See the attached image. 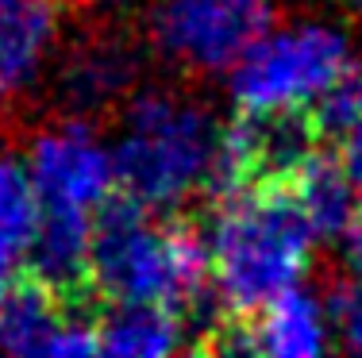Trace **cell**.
Returning a JSON list of instances; mask_svg holds the SVG:
<instances>
[{
	"instance_id": "obj_1",
	"label": "cell",
	"mask_w": 362,
	"mask_h": 358,
	"mask_svg": "<svg viewBox=\"0 0 362 358\" xmlns=\"http://www.w3.org/2000/svg\"><path fill=\"white\" fill-rule=\"evenodd\" d=\"M313 227L289 185L209 204V262L223 309L255 316L297 285L313 258Z\"/></svg>"
},
{
	"instance_id": "obj_2",
	"label": "cell",
	"mask_w": 362,
	"mask_h": 358,
	"mask_svg": "<svg viewBox=\"0 0 362 358\" xmlns=\"http://www.w3.org/2000/svg\"><path fill=\"white\" fill-rule=\"evenodd\" d=\"M127 131L112 155V181L154 212L201 197L220 124L201 100L170 89L135 93L124 105Z\"/></svg>"
},
{
	"instance_id": "obj_3",
	"label": "cell",
	"mask_w": 362,
	"mask_h": 358,
	"mask_svg": "<svg viewBox=\"0 0 362 358\" xmlns=\"http://www.w3.org/2000/svg\"><path fill=\"white\" fill-rule=\"evenodd\" d=\"M351 62L347 39L332 28H297L262 39L231 66L235 108H274V105H313L335 85Z\"/></svg>"
},
{
	"instance_id": "obj_4",
	"label": "cell",
	"mask_w": 362,
	"mask_h": 358,
	"mask_svg": "<svg viewBox=\"0 0 362 358\" xmlns=\"http://www.w3.org/2000/svg\"><path fill=\"white\" fill-rule=\"evenodd\" d=\"M274 23V0H162L151 16V47L185 73H220Z\"/></svg>"
},
{
	"instance_id": "obj_5",
	"label": "cell",
	"mask_w": 362,
	"mask_h": 358,
	"mask_svg": "<svg viewBox=\"0 0 362 358\" xmlns=\"http://www.w3.org/2000/svg\"><path fill=\"white\" fill-rule=\"evenodd\" d=\"M97 316L100 304L70 301L20 262L0 293V351L97 354Z\"/></svg>"
},
{
	"instance_id": "obj_6",
	"label": "cell",
	"mask_w": 362,
	"mask_h": 358,
	"mask_svg": "<svg viewBox=\"0 0 362 358\" xmlns=\"http://www.w3.org/2000/svg\"><path fill=\"white\" fill-rule=\"evenodd\" d=\"M31 185L35 201L93 208L112 189V158L100 150L85 119H58L31 139Z\"/></svg>"
},
{
	"instance_id": "obj_7",
	"label": "cell",
	"mask_w": 362,
	"mask_h": 358,
	"mask_svg": "<svg viewBox=\"0 0 362 358\" xmlns=\"http://www.w3.org/2000/svg\"><path fill=\"white\" fill-rule=\"evenodd\" d=\"M139 54L119 31H89L58 70V100L66 119L116 112L135 97Z\"/></svg>"
},
{
	"instance_id": "obj_8",
	"label": "cell",
	"mask_w": 362,
	"mask_h": 358,
	"mask_svg": "<svg viewBox=\"0 0 362 358\" xmlns=\"http://www.w3.org/2000/svg\"><path fill=\"white\" fill-rule=\"evenodd\" d=\"M62 0H12L0 12V108L35 85L62 23Z\"/></svg>"
},
{
	"instance_id": "obj_9",
	"label": "cell",
	"mask_w": 362,
	"mask_h": 358,
	"mask_svg": "<svg viewBox=\"0 0 362 358\" xmlns=\"http://www.w3.org/2000/svg\"><path fill=\"white\" fill-rule=\"evenodd\" d=\"M293 197H297L300 212H305L308 227H313L316 243H335L347 227V220L355 216V185L343 174L339 155H335L332 143L316 147L313 155L305 158V166L293 174L289 181Z\"/></svg>"
},
{
	"instance_id": "obj_10",
	"label": "cell",
	"mask_w": 362,
	"mask_h": 358,
	"mask_svg": "<svg viewBox=\"0 0 362 358\" xmlns=\"http://www.w3.org/2000/svg\"><path fill=\"white\" fill-rule=\"evenodd\" d=\"M97 347L108 354H170L185 347V328L166 304L112 301L97 316Z\"/></svg>"
},
{
	"instance_id": "obj_11",
	"label": "cell",
	"mask_w": 362,
	"mask_h": 358,
	"mask_svg": "<svg viewBox=\"0 0 362 358\" xmlns=\"http://www.w3.org/2000/svg\"><path fill=\"white\" fill-rule=\"evenodd\" d=\"M258 351L266 354H320L324 351V304L316 293L289 285L255 312Z\"/></svg>"
},
{
	"instance_id": "obj_12",
	"label": "cell",
	"mask_w": 362,
	"mask_h": 358,
	"mask_svg": "<svg viewBox=\"0 0 362 358\" xmlns=\"http://www.w3.org/2000/svg\"><path fill=\"white\" fill-rule=\"evenodd\" d=\"M35 212L39 201L28 166L12 155H0V293H4V281L12 278L16 262H23Z\"/></svg>"
},
{
	"instance_id": "obj_13",
	"label": "cell",
	"mask_w": 362,
	"mask_h": 358,
	"mask_svg": "<svg viewBox=\"0 0 362 358\" xmlns=\"http://www.w3.org/2000/svg\"><path fill=\"white\" fill-rule=\"evenodd\" d=\"M324 316L332 320L339 347L351 354H362V285L351 281L343 270H327L324 274Z\"/></svg>"
},
{
	"instance_id": "obj_14",
	"label": "cell",
	"mask_w": 362,
	"mask_h": 358,
	"mask_svg": "<svg viewBox=\"0 0 362 358\" xmlns=\"http://www.w3.org/2000/svg\"><path fill=\"white\" fill-rule=\"evenodd\" d=\"M332 147H335V155H339L343 174L351 177V185H355V193H362V112L335 135Z\"/></svg>"
},
{
	"instance_id": "obj_15",
	"label": "cell",
	"mask_w": 362,
	"mask_h": 358,
	"mask_svg": "<svg viewBox=\"0 0 362 358\" xmlns=\"http://www.w3.org/2000/svg\"><path fill=\"white\" fill-rule=\"evenodd\" d=\"M335 243H343V274L362 285V208H355V216L347 220Z\"/></svg>"
},
{
	"instance_id": "obj_16",
	"label": "cell",
	"mask_w": 362,
	"mask_h": 358,
	"mask_svg": "<svg viewBox=\"0 0 362 358\" xmlns=\"http://www.w3.org/2000/svg\"><path fill=\"white\" fill-rule=\"evenodd\" d=\"M8 4H12V0H0V12H4V8H8Z\"/></svg>"
},
{
	"instance_id": "obj_17",
	"label": "cell",
	"mask_w": 362,
	"mask_h": 358,
	"mask_svg": "<svg viewBox=\"0 0 362 358\" xmlns=\"http://www.w3.org/2000/svg\"><path fill=\"white\" fill-rule=\"evenodd\" d=\"M358 8H362V0H358Z\"/></svg>"
}]
</instances>
